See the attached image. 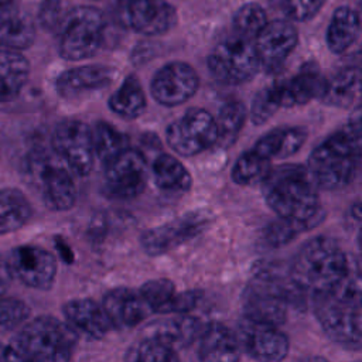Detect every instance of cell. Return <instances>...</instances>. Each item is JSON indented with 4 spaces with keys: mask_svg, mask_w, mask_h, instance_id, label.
<instances>
[{
    "mask_svg": "<svg viewBox=\"0 0 362 362\" xmlns=\"http://www.w3.org/2000/svg\"><path fill=\"white\" fill-rule=\"evenodd\" d=\"M361 161L359 110L339 130L322 140L310 154L307 170L321 189L337 191L356 177Z\"/></svg>",
    "mask_w": 362,
    "mask_h": 362,
    "instance_id": "obj_1",
    "label": "cell"
},
{
    "mask_svg": "<svg viewBox=\"0 0 362 362\" xmlns=\"http://www.w3.org/2000/svg\"><path fill=\"white\" fill-rule=\"evenodd\" d=\"M262 185L266 204L277 216L308 222L314 226L324 219L318 187L307 167L284 164L272 168Z\"/></svg>",
    "mask_w": 362,
    "mask_h": 362,
    "instance_id": "obj_2",
    "label": "cell"
},
{
    "mask_svg": "<svg viewBox=\"0 0 362 362\" xmlns=\"http://www.w3.org/2000/svg\"><path fill=\"white\" fill-rule=\"evenodd\" d=\"M351 262L352 256L346 255L337 240L317 236L298 249L288 273L304 293L322 294L335 288L346 274Z\"/></svg>",
    "mask_w": 362,
    "mask_h": 362,
    "instance_id": "obj_3",
    "label": "cell"
},
{
    "mask_svg": "<svg viewBox=\"0 0 362 362\" xmlns=\"http://www.w3.org/2000/svg\"><path fill=\"white\" fill-rule=\"evenodd\" d=\"M78 334L66 322L40 315L21 324L11 345L21 361L64 362L72 358Z\"/></svg>",
    "mask_w": 362,
    "mask_h": 362,
    "instance_id": "obj_4",
    "label": "cell"
},
{
    "mask_svg": "<svg viewBox=\"0 0 362 362\" xmlns=\"http://www.w3.org/2000/svg\"><path fill=\"white\" fill-rule=\"evenodd\" d=\"M25 182L35 189L42 204L57 212L68 211L76 204V185L72 171L52 151L30 153L23 167Z\"/></svg>",
    "mask_w": 362,
    "mask_h": 362,
    "instance_id": "obj_5",
    "label": "cell"
},
{
    "mask_svg": "<svg viewBox=\"0 0 362 362\" xmlns=\"http://www.w3.org/2000/svg\"><path fill=\"white\" fill-rule=\"evenodd\" d=\"M59 55L66 61L93 57L102 45L105 20L102 13L89 6L68 10L59 30Z\"/></svg>",
    "mask_w": 362,
    "mask_h": 362,
    "instance_id": "obj_6",
    "label": "cell"
},
{
    "mask_svg": "<svg viewBox=\"0 0 362 362\" xmlns=\"http://www.w3.org/2000/svg\"><path fill=\"white\" fill-rule=\"evenodd\" d=\"M211 75L223 85H240L259 71V58L253 40L233 34L221 40L208 55Z\"/></svg>",
    "mask_w": 362,
    "mask_h": 362,
    "instance_id": "obj_7",
    "label": "cell"
},
{
    "mask_svg": "<svg viewBox=\"0 0 362 362\" xmlns=\"http://www.w3.org/2000/svg\"><path fill=\"white\" fill-rule=\"evenodd\" d=\"M317 321L327 337L345 348L361 349V301H351L331 293L314 294Z\"/></svg>",
    "mask_w": 362,
    "mask_h": 362,
    "instance_id": "obj_8",
    "label": "cell"
},
{
    "mask_svg": "<svg viewBox=\"0 0 362 362\" xmlns=\"http://www.w3.org/2000/svg\"><path fill=\"white\" fill-rule=\"evenodd\" d=\"M215 117L202 107H191L167 126L165 139L171 150L182 157H194L216 144Z\"/></svg>",
    "mask_w": 362,
    "mask_h": 362,
    "instance_id": "obj_9",
    "label": "cell"
},
{
    "mask_svg": "<svg viewBox=\"0 0 362 362\" xmlns=\"http://www.w3.org/2000/svg\"><path fill=\"white\" fill-rule=\"evenodd\" d=\"M52 151L76 175L86 177L95 164L92 133L88 124L78 119L59 122L51 136Z\"/></svg>",
    "mask_w": 362,
    "mask_h": 362,
    "instance_id": "obj_10",
    "label": "cell"
},
{
    "mask_svg": "<svg viewBox=\"0 0 362 362\" xmlns=\"http://www.w3.org/2000/svg\"><path fill=\"white\" fill-rule=\"evenodd\" d=\"M209 214L205 211H189L163 225L147 229L140 243L150 256H161L194 239L209 225Z\"/></svg>",
    "mask_w": 362,
    "mask_h": 362,
    "instance_id": "obj_11",
    "label": "cell"
},
{
    "mask_svg": "<svg viewBox=\"0 0 362 362\" xmlns=\"http://www.w3.org/2000/svg\"><path fill=\"white\" fill-rule=\"evenodd\" d=\"M146 156L129 147L105 164V192L113 199H133L147 184Z\"/></svg>",
    "mask_w": 362,
    "mask_h": 362,
    "instance_id": "obj_12",
    "label": "cell"
},
{
    "mask_svg": "<svg viewBox=\"0 0 362 362\" xmlns=\"http://www.w3.org/2000/svg\"><path fill=\"white\" fill-rule=\"evenodd\" d=\"M6 264L11 279L35 290H48L58 270L55 256L44 247L33 245L13 247L7 255Z\"/></svg>",
    "mask_w": 362,
    "mask_h": 362,
    "instance_id": "obj_13",
    "label": "cell"
},
{
    "mask_svg": "<svg viewBox=\"0 0 362 362\" xmlns=\"http://www.w3.org/2000/svg\"><path fill=\"white\" fill-rule=\"evenodd\" d=\"M236 337L242 352L253 359L277 362L287 356L288 338L277 325L243 317L238 325Z\"/></svg>",
    "mask_w": 362,
    "mask_h": 362,
    "instance_id": "obj_14",
    "label": "cell"
},
{
    "mask_svg": "<svg viewBox=\"0 0 362 362\" xmlns=\"http://www.w3.org/2000/svg\"><path fill=\"white\" fill-rule=\"evenodd\" d=\"M199 86L197 71L187 62L173 61L163 65L150 83L153 99L165 106L175 107L191 99Z\"/></svg>",
    "mask_w": 362,
    "mask_h": 362,
    "instance_id": "obj_15",
    "label": "cell"
},
{
    "mask_svg": "<svg viewBox=\"0 0 362 362\" xmlns=\"http://www.w3.org/2000/svg\"><path fill=\"white\" fill-rule=\"evenodd\" d=\"M297 41L298 33L288 20L267 21L253 40L260 68L270 74L277 72L294 51Z\"/></svg>",
    "mask_w": 362,
    "mask_h": 362,
    "instance_id": "obj_16",
    "label": "cell"
},
{
    "mask_svg": "<svg viewBox=\"0 0 362 362\" xmlns=\"http://www.w3.org/2000/svg\"><path fill=\"white\" fill-rule=\"evenodd\" d=\"M124 23L147 37L163 35L177 23L175 8L165 0H126Z\"/></svg>",
    "mask_w": 362,
    "mask_h": 362,
    "instance_id": "obj_17",
    "label": "cell"
},
{
    "mask_svg": "<svg viewBox=\"0 0 362 362\" xmlns=\"http://www.w3.org/2000/svg\"><path fill=\"white\" fill-rule=\"evenodd\" d=\"M116 76V68L109 65H81L61 72L55 79V89L61 98L72 100L106 89Z\"/></svg>",
    "mask_w": 362,
    "mask_h": 362,
    "instance_id": "obj_18",
    "label": "cell"
},
{
    "mask_svg": "<svg viewBox=\"0 0 362 362\" xmlns=\"http://www.w3.org/2000/svg\"><path fill=\"white\" fill-rule=\"evenodd\" d=\"M102 308L115 328H133L153 313L140 291L129 287L109 290L102 300Z\"/></svg>",
    "mask_w": 362,
    "mask_h": 362,
    "instance_id": "obj_19",
    "label": "cell"
},
{
    "mask_svg": "<svg viewBox=\"0 0 362 362\" xmlns=\"http://www.w3.org/2000/svg\"><path fill=\"white\" fill-rule=\"evenodd\" d=\"M281 107L305 105L313 99H320L324 93L327 78L321 74L318 65L308 62L287 81L274 82Z\"/></svg>",
    "mask_w": 362,
    "mask_h": 362,
    "instance_id": "obj_20",
    "label": "cell"
},
{
    "mask_svg": "<svg viewBox=\"0 0 362 362\" xmlns=\"http://www.w3.org/2000/svg\"><path fill=\"white\" fill-rule=\"evenodd\" d=\"M66 324L88 339H102L110 331L112 324L102 305L92 298H74L62 305Z\"/></svg>",
    "mask_w": 362,
    "mask_h": 362,
    "instance_id": "obj_21",
    "label": "cell"
},
{
    "mask_svg": "<svg viewBox=\"0 0 362 362\" xmlns=\"http://www.w3.org/2000/svg\"><path fill=\"white\" fill-rule=\"evenodd\" d=\"M198 358L206 362H232L240 359V345L230 328L221 322L204 327L198 338Z\"/></svg>",
    "mask_w": 362,
    "mask_h": 362,
    "instance_id": "obj_22",
    "label": "cell"
},
{
    "mask_svg": "<svg viewBox=\"0 0 362 362\" xmlns=\"http://www.w3.org/2000/svg\"><path fill=\"white\" fill-rule=\"evenodd\" d=\"M170 315L174 317L151 322L146 329V335L158 338L175 351L191 345L199 338L205 327L201 320L189 315V313Z\"/></svg>",
    "mask_w": 362,
    "mask_h": 362,
    "instance_id": "obj_23",
    "label": "cell"
},
{
    "mask_svg": "<svg viewBox=\"0 0 362 362\" xmlns=\"http://www.w3.org/2000/svg\"><path fill=\"white\" fill-rule=\"evenodd\" d=\"M307 140V130L301 126L276 127L263 134L253 150L260 156L272 158H287L296 154Z\"/></svg>",
    "mask_w": 362,
    "mask_h": 362,
    "instance_id": "obj_24",
    "label": "cell"
},
{
    "mask_svg": "<svg viewBox=\"0 0 362 362\" xmlns=\"http://www.w3.org/2000/svg\"><path fill=\"white\" fill-rule=\"evenodd\" d=\"M30 76L28 59L16 49L0 48V103L13 100Z\"/></svg>",
    "mask_w": 362,
    "mask_h": 362,
    "instance_id": "obj_25",
    "label": "cell"
},
{
    "mask_svg": "<svg viewBox=\"0 0 362 362\" xmlns=\"http://www.w3.org/2000/svg\"><path fill=\"white\" fill-rule=\"evenodd\" d=\"M361 74L358 66H345L327 78L325 89L320 100L334 107H352L359 99Z\"/></svg>",
    "mask_w": 362,
    "mask_h": 362,
    "instance_id": "obj_26",
    "label": "cell"
},
{
    "mask_svg": "<svg viewBox=\"0 0 362 362\" xmlns=\"http://www.w3.org/2000/svg\"><path fill=\"white\" fill-rule=\"evenodd\" d=\"M154 184L165 192L182 194L192 185V178L184 164L171 154L160 153L151 164Z\"/></svg>",
    "mask_w": 362,
    "mask_h": 362,
    "instance_id": "obj_27",
    "label": "cell"
},
{
    "mask_svg": "<svg viewBox=\"0 0 362 362\" xmlns=\"http://www.w3.org/2000/svg\"><path fill=\"white\" fill-rule=\"evenodd\" d=\"M359 35V16L349 6L338 7L327 28V45L334 54L348 51Z\"/></svg>",
    "mask_w": 362,
    "mask_h": 362,
    "instance_id": "obj_28",
    "label": "cell"
},
{
    "mask_svg": "<svg viewBox=\"0 0 362 362\" xmlns=\"http://www.w3.org/2000/svg\"><path fill=\"white\" fill-rule=\"evenodd\" d=\"M146 95L136 75H129L107 100L109 109L127 120L137 119L146 110Z\"/></svg>",
    "mask_w": 362,
    "mask_h": 362,
    "instance_id": "obj_29",
    "label": "cell"
},
{
    "mask_svg": "<svg viewBox=\"0 0 362 362\" xmlns=\"http://www.w3.org/2000/svg\"><path fill=\"white\" fill-rule=\"evenodd\" d=\"M90 133L95 157H98L103 164L109 163L130 147L127 134L107 122H96L93 129H90Z\"/></svg>",
    "mask_w": 362,
    "mask_h": 362,
    "instance_id": "obj_30",
    "label": "cell"
},
{
    "mask_svg": "<svg viewBox=\"0 0 362 362\" xmlns=\"http://www.w3.org/2000/svg\"><path fill=\"white\" fill-rule=\"evenodd\" d=\"M35 40V27L33 20L24 13L17 11L0 23V47L21 51L33 45Z\"/></svg>",
    "mask_w": 362,
    "mask_h": 362,
    "instance_id": "obj_31",
    "label": "cell"
},
{
    "mask_svg": "<svg viewBox=\"0 0 362 362\" xmlns=\"http://www.w3.org/2000/svg\"><path fill=\"white\" fill-rule=\"evenodd\" d=\"M247 117V109L239 99L226 100L219 109L216 123V144L221 147H229L235 143L239 132L242 130Z\"/></svg>",
    "mask_w": 362,
    "mask_h": 362,
    "instance_id": "obj_32",
    "label": "cell"
},
{
    "mask_svg": "<svg viewBox=\"0 0 362 362\" xmlns=\"http://www.w3.org/2000/svg\"><path fill=\"white\" fill-rule=\"evenodd\" d=\"M272 160L260 156L253 148L238 157L232 167V180L239 185H257L264 181L272 170Z\"/></svg>",
    "mask_w": 362,
    "mask_h": 362,
    "instance_id": "obj_33",
    "label": "cell"
},
{
    "mask_svg": "<svg viewBox=\"0 0 362 362\" xmlns=\"http://www.w3.org/2000/svg\"><path fill=\"white\" fill-rule=\"evenodd\" d=\"M126 361L130 362H173L178 361V351L168 346L165 342L156 337L146 335L139 342H134L124 355Z\"/></svg>",
    "mask_w": 362,
    "mask_h": 362,
    "instance_id": "obj_34",
    "label": "cell"
},
{
    "mask_svg": "<svg viewBox=\"0 0 362 362\" xmlns=\"http://www.w3.org/2000/svg\"><path fill=\"white\" fill-rule=\"evenodd\" d=\"M267 21V14L259 3H246L240 6L232 20L236 34L249 40H255Z\"/></svg>",
    "mask_w": 362,
    "mask_h": 362,
    "instance_id": "obj_35",
    "label": "cell"
},
{
    "mask_svg": "<svg viewBox=\"0 0 362 362\" xmlns=\"http://www.w3.org/2000/svg\"><path fill=\"white\" fill-rule=\"evenodd\" d=\"M314 225L303 221H294L287 218L277 216L276 221L270 222L264 228V240L272 247H280L287 243H290L293 239H296L303 232H307L313 229Z\"/></svg>",
    "mask_w": 362,
    "mask_h": 362,
    "instance_id": "obj_36",
    "label": "cell"
},
{
    "mask_svg": "<svg viewBox=\"0 0 362 362\" xmlns=\"http://www.w3.org/2000/svg\"><path fill=\"white\" fill-rule=\"evenodd\" d=\"M280 107L281 106L277 95V88L276 83H273L260 89L255 95L247 115L250 117V122L259 126L266 123Z\"/></svg>",
    "mask_w": 362,
    "mask_h": 362,
    "instance_id": "obj_37",
    "label": "cell"
},
{
    "mask_svg": "<svg viewBox=\"0 0 362 362\" xmlns=\"http://www.w3.org/2000/svg\"><path fill=\"white\" fill-rule=\"evenodd\" d=\"M139 291L150 305L151 311L161 314L177 290L170 279H153L146 281Z\"/></svg>",
    "mask_w": 362,
    "mask_h": 362,
    "instance_id": "obj_38",
    "label": "cell"
},
{
    "mask_svg": "<svg viewBox=\"0 0 362 362\" xmlns=\"http://www.w3.org/2000/svg\"><path fill=\"white\" fill-rule=\"evenodd\" d=\"M30 317V307L18 298L0 296V328H14Z\"/></svg>",
    "mask_w": 362,
    "mask_h": 362,
    "instance_id": "obj_39",
    "label": "cell"
},
{
    "mask_svg": "<svg viewBox=\"0 0 362 362\" xmlns=\"http://www.w3.org/2000/svg\"><path fill=\"white\" fill-rule=\"evenodd\" d=\"M327 0H281V11L291 21L311 20L325 4Z\"/></svg>",
    "mask_w": 362,
    "mask_h": 362,
    "instance_id": "obj_40",
    "label": "cell"
},
{
    "mask_svg": "<svg viewBox=\"0 0 362 362\" xmlns=\"http://www.w3.org/2000/svg\"><path fill=\"white\" fill-rule=\"evenodd\" d=\"M3 209L4 211L0 212V235L11 233L23 228L33 215V208L30 202L6 206Z\"/></svg>",
    "mask_w": 362,
    "mask_h": 362,
    "instance_id": "obj_41",
    "label": "cell"
},
{
    "mask_svg": "<svg viewBox=\"0 0 362 362\" xmlns=\"http://www.w3.org/2000/svg\"><path fill=\"white\" fill-rule=\"evenodd\" d=\"M68 11H64L61 0H45L40 10V21L44 28L58 31Z\"/></svg>",
    "mask_w": 362,
    "mask_h": 362,
    "instance_id": "obj_42",
    "label": "cell"
},
{
    "mask_svg": "<svg viewBox=\"0 0 362 362\" xmlns=\"http://www.w3.org/2000/svg\"><path fill=\"white\" fill-rule=\"evenodd\" d=\"M201 293L195 290H185L181 293H174L171 300L167 303L161 314H185L189 313L198 304Z\"/></svg>",
    "mask_w": 362,
    "mask_h": 362,
    "instance_id": "obj_43",
    "label": "cell"
},
{
    "mask_svg": "<svg viewBox=\"0 0 362 362\" xmlns=\"http://www.w3.org/2000/svg\"><path fill=\"white\" fill-rule=\"evenodd\" d=\"M28 202L27 197L16 189V188H1L0 189V206L6 208V206H13V205H20Z\"/></svg>",
    "mask_w": 362,
    "mask_h": 362,
    "instance_id": "obj_44",
    "label": "cell"
},
{
    "mask_svg": "<svg viewBox=\"0 0 362 362\" xmlns=\"http://www.w3.org/2000/svg\"><path fill=\"white\" fill-rule=\"evenodd\" d=\"M20 10L21 8L17 0H0V23H3L6 18L11 17Z\"/></svg>",
    "mask_w": 362,
    "mask_h": 362,
    "instance_id": "obj_45",
    "label": "cell"
},
{
    "mask_svg": "<svg viewBox=\"0 0 362 362\" xmlns=\"http://www.w3.org/2000/svg\"><path fill=\"white\" fill-rule=\"evenodd\" d=\"M10 280H11V276L8 273L6 260L0 256V296L7 290V287L10 284Z\"/></svg>",
    "mask_w": 362,
    "mask_h": 362,
    "instance_id": "obj_46",
    "label": "cell"
},
{
    "mask_svg": "<svg viewBox=\"0 0 362 362\" xmlns=\"http://www.w3.org/2000/svg\"><path fill=\"white\" fill-rule=\"evenodd\" d=\"M0 361H21L20 355L16 352L13 345L0 344Z\"/></svg>",
    "mask_w": 362,
    "mask_h": 362,
    "instance_id": "obj_47",
    "label": "cell"
},
{
    "mask_svg": "<svg viewBox=\"0 0 362 362\" xmlns=\"http://www.w3.org/2000/svg\"><path fill=\"white\" fill-rule=\"evenodd\" d=\"M90 1H100V0H90Z\"/></svg>",
    "mask_w": 362,
    "mask_h": 362,
    "instance_id": "obj_48",
    "label": "cell"
}]
</instances>
